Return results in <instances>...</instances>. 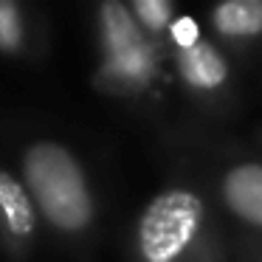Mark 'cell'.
<instances>
[{"instance_id":"3","label":"cell","mask_w":262,"mask_h":262,"mask_svg":"<svg viewBox=\"0 0 262 262\" xmlns=\"http://www.w3.org/2000/svg\"><path fill=\"white\" fill-rule=\"evenodd\" d=\"M220 194L226 209L237 220L262 231V164L256 161L234 164L220 181Z\"/></svg>"},{"instance_id":"1","label":"cell","mask_w":262,"mask_h":262,"mask_svg":"<svg viewBox=\"0 0 262 262\" xmlns=\"http://www.w3.org/2000/svg\"><path fill=\"white\" fill-rule=\"evenodd\" d=\"M136 248L141 262H223L203 198L186 186L164 189L147 203Z\"/></svg>"},{"instance_id":"5","label":"cell","mask_w":262,"mask_h":262,"mask_svg":"<svg viewBox=\"0 0 262 262\" xmlns=\"http://www.w3.org/2000/svg\"><path fill=\"white\" fill-rule=\"evenodd\" d=\"M211 29L226 40H254L262 34V0H226L209 14Z\"/></svg>"},{"instance_id":"11","label":"cell","mask_w":262,"mask_h":262,"mask_svg":"<svg viewBox=\"0 0 262 262\" xmlns=\"http://www.w3.org/2000/svg\"><path fill=\"white\" fill-rule=\"evenodd\" d=\"M169 40L175 42L178 51H186V48H194L200 42V26L194 17H189V14H183V17H172L169 23Z\"/></svg>"},{"instance_id":"6","label":"cell","mask_w":262,"mask_h":262,"mask_svg":"<svg viewBox=\"0 0 262 262\" xmlns=\"http://www.w3.org/2000/svg\"><path fill=\"white\" fill-rule=\"evenodd\" d=\"M99 23H102V42L107 57H119V54H127L147 42L141 26L136 23L133 12L124 3H116V0L104 3L99 9Z\"/></svg>"},{"instance_id":"7","label":"cell","mask_w":262,"mask_h":262,"mask_svg":"<svg viewBox=\"0 0 262 262\" xmlns=\"http://www.w3.org/2000/svg\"><path fill=\"white\" fill-rule=\"evenodd\" d=\"M104 74L121 91H144L155 76V51L149 42L104 59Z\"/></svg>"},{"instance_id":"8","label":"cell","mask_w":262,"mask_h":262,"mask_svg":"<svg viewBox=\"0 0 262 262\" xmlns=\"http://www.w3.org/2000/svg\"><path fill=\"white\" fill-rule=\"evenodd\" d=\"M0 214L6 228L17 237H29L34 231V206L26 189L6 172H0Z\"/></svg>"},{"instance_id":"4","label":"cell","mask_w":262,"mask_h":262,"mask_svg":"<svg viewBox=\"0 0 262 262\" xmlns=\"http://www.w3.org/2000/svg\"><path fill=\"white\" fill-rule=\"evenodd\" d=\"M178 74L194 93H214L228 82V62L214 42L200 40L194 48L178 51Z\"/></svg>"},{"instance_id":"10","label":"cell","mask_w":262,"mask_h":262,"mask_svg":"<svg viewBox=\"0 0 262 262\" xmlns=\"http://www.w3.org/2000/svg\"><path fill=\"white\" fill-rule=\"evenodd\" d=\"M23 40V23H20V9L9 0H0V48L14 51Z\"/></svg>"},{"instance_id":"2","label":"cell","mask_w":262,"mask_h":262,"mask_svg":"<svg viewBox=\"0 0 262 262\" xmlns=\"http://www.w3.org/2000/svg\"><path fill=\"white\" fill-rule=\"evenodd\" d=\"M23 172L34 203L59 231H82L93 217L85 172L65 147L40 141L26 152Z\"/></svg>"},{"instance_id":"9","label":"cell","mask_w":262,"mask_h":262,"mask_svg":"<svg viewBox=\"0 0 262 262\" xmlns=\"http://www.w3.org/2000/svg\"><path fill=\"white\" fill-rule=\"evenodd\" d=\"M133 17H136V23L141 26V29L147 31H164L169 29L172 23V3H166V0H136L133 3Z\"/></svg>"}]
</instances>
